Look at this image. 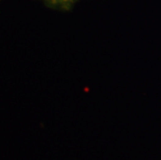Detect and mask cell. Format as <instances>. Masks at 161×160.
Returning a JSON list of instances; mask_svg holds the SVG:
<instances>
[{
    "mask_svg": "<svg viewBox=\"0 0 161 160\" xmlns=\"http://www.w3.org/2000/svg\"><path fill=\"white\" fill-rule=\"evenodd\" d=\"M44 2H46L47 4L53 8H57L60 9H68L71 8L78 0H43Z\"/></svg>",
    "mask_w": 161,
    "mask_h": 160,
    "instance_id": "6da1fadb",
    "label": "cell"
}]
</instances>
